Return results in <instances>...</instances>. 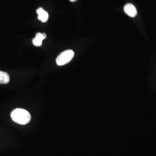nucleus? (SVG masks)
Instances as JSON below:
<instances>
[{
  "mask_svg": "<svg viewBox=\"0 0 156 156\" xmlns=\"http://www.w3.org/2000/svg\"><path fill=\"white\" fill-rule=\"evenodd\" d=\"M11 117L13 122L21 125H26L31 121V116L27 111L17 108L12 112Z\"/></svg>",
  "mask_w": 156,
  "mask_h": 156,
  "instance_id": "obj_1",
  "label": "nucleus"
},
{
  "mask_svg": "<svg viewBox=\"0 0 156 156\" xmlns=\"http://www.w3.org/2000/svg\"><path fill=\"white\" fill-rule=\"evenodd\" d=\"M74 56V52L72 50H66L57 57L56 63L58 66H62L68 63L73 60Z\"/></svg>",
  "mask_w": 156,
  "mask_h": 156,
  "instance_id": "obj_2",
  "label": "nucleus"
},
{
  "mask_svg": "<svg viewBox=\"0 0 156 156\" xmlns=\"http://www.w3.org/2000/svg\"><path fill=\"white\" fill-rule=\"evenodd\" d=\"M124 11L129 16L134 17L137 15V11L136 8L132 4H127L124 7Z\"/></svg>",
  "mask_w": 156,
  "mask_h": 156,
  "instance_id": "obj_3",
  "label": "nucleus"
},
{
  "mask_svg": "<svg viewBox=\"0 0 156 156\" xmlns=\"http://www.w3.org/2000/svg\"><path fill=\"white\" fill-rule=\"evenodd\" d=\"M46 38V35L44 33H37L35 37L33 39V43L36 46H41L44 39Z\"/></svg>",
  "mask_w": 156,
  "mask_h": 156,
  "instance_id": "obj_4",
  "label": "nucleus"
},
{
  "mask_svg": "<svg viewBox=\"0 0 156 156\" xmlns=\"http://www.w3.org/2000/svg\"><path fill=\"white\" fill-rule=\"evenodd\" d=\"M37 13L38 15V19L42 22H46L49 18V15L48 12L42 8H39L37 10Z\"/></svg>",
  "mask_w": 156,
  "mask_h": 156,
  "instance_id": "obj_5",
  "label": "nucleus"
},
{
  "mask_svg": "<svg viewBox=\"0 0 156 156\" xmlns=\"http://www.w3.org/2000/svg\"><path fill=\"white\" fill-rule=\"evenodd\" d=\"M10 78L7 73L0 71V84H7L9 82Z\"/></svg>",
  "mask_w": 156,
  "mask_h": 156,
  "instance_id": "obj_6",
  "label": "nucleus"
},
{
  "mask_svg": "<svg viewBox=\"0 0 156 156\" xmlns=\"http://www.w3.org/2000/svg\"><path fill=\"white\" fill-rule=\"evenodd\" d=\"M70 1H71V2H75V1H77V0H69Z\"/></svg>",
  "mask_w": 156,
  "mask_h": 156,
  "instance_id": "obj_7",
  "label": "nucleus"
}]
</instances>
